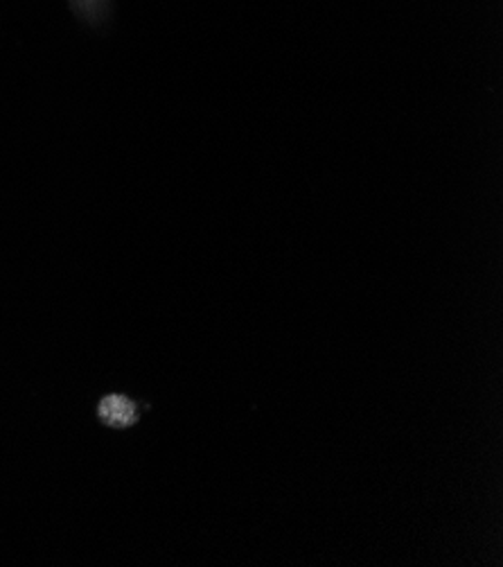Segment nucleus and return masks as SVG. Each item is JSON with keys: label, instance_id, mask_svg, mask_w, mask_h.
Returning a JSON list of instances; mask_svg holds the SVG:
<instances>
[{"label": "nucleus", "instance_id": "f257e3e1", "mask_svg": "<svg viewBox=\"0 0 503 567\" xmlns=\"http://www.w3.org/2000/svg\"><path fill=\"white\" fill-rule=\"evenodd\" d=\"M99 414L106 423L111 425H127L134 421V408L127 399H120V395H111L99 408Z\"/></svg>", "mask_w": 503, "mask_h": 567}]
</instances>
